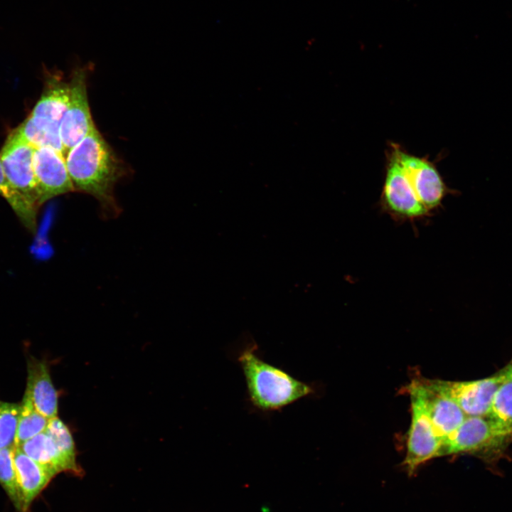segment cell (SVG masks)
Segmentation results:
<instances>
[{"mask_svg": "<svg viewBox=\"0 0 512 512\" xmlns=\"http://www.w3.org/2000/svg\"><path fill=\"white\" fill-rule=\"evenodd\" d=\"M65 162L75 191L95 197L105 215L119 214L114 187L125 170L96 127L67 152Z\"/></svg>", "mask_w": 512, "mask_h": 512, "instance_id": "obj_1", "label": "cell"}, {"mask_svg": "<svg viewBox=\"0 0 512 512\" xmlns=\"http://www.w3.org/2000/svg\"><path fill=\"white\" fill-rule=\"evenodd\" d=\"M237 360L245 378L248 400L257 411H279L315 393L312 384L262 358L254 341L246 343Z\"/></svg>", "mask_w": 512, "mask_h": 512, "instance_id": "obj_2", "label": "cell"}, {"mask_svg": "<svg viewBox=\"0 0 512 512\" xmlns=\"http://www.w3.org/2000/svg\"><path fill=\"white\" fill-rule=\"evenodd\" d=\"M407 392L410 397L412 420L403 464L407 471L412 474L420 465L438 457L442 442L435 432L423 398L413 381L407 387Z\"/></svg>", "mask_w": 512, "mask_h": 512, "instance_id": "obj_3", "label": "cell"}, {"mask_svg": "<svg viewBox=\"0 0 512 512\" xmlns=\"http://www.w3.org/2000/svg\"><path fill=\"white\" fill-rule=\"evenodd\" d=\"M381 203L388 213L398 219L413 220L429 213L405 175L393 144L387 155Z\"/></svg>", "mask_w": 512, "mask_h": 512, "instance_id": "obj_4", "label": "cell"}, {"mask_svg": "<svg viewBox=\"0 0 512 512\" xmlns=\"http://www.w3.org/2000/svg\"><path fill=\"white\" fill-rule=\"evenodd\" d=\"M34 149L15 129L0 151V162L11 184L30 204L38 208L40 205L33 164Z\"/></svg>", "mask_w": 512, "mask_h": 512, "instance_id": "obj_5", "label": "cell"}, {"mask_svg": "<svg viewBox=\"0 0 512 512\" xmlns=\"http://www.w3.org/2000/svg\"><path fill=\"white\" fill-rule=\"evenodd\" d=\"M86 76L85 68H77L69 82V104L60 126L65 155L96 127L87 100Z\"/></svg>", "mask_w": 512, "mask_h": 512, "instance_id": "obj_6", "label": "cell"}, {"mask_svg": "<svg viewBox=\"0 0 512 512\" xmlns=\"http://www.w3.org/2000/svg\"><path fill=\"white\" fill-rule=\"evenodd\" d=\"M398 159L417 197L430 212L438 208L449 193L436 166L427 158L419 157L393 144Z\"/></svg>", "mask_w": 512, "mask_h": 512, "instance_id": "obj_7", "label": "cell"}, {"mask_svg": "<svg viewBox=\"0 0 512 512\" xmlns=\"http://www.w3.org/2000/svg\"><path fill=\"white\" fill-rule=\"evenodd\" d=\"M33 164L40 206L55 196L75 191L65 158L60 151L50 147H36Z\"/></svg>", "mask_w": 512, "mask_h": 512, "instance_id": "obj_8", "label": "cell"}, {"mask_svg": "<svg viewBox=\"0 0 512 512\" xmlns=\"http://www.w3.org/2000/svg\"><path fill=\"white\" fill-rule=\"evenodd\" d=\"M412 381L423 398L435 432L442 442L464 422L467 416L444 390L439 380L422 378Z\"/></svg>", "mask_w": 512, "mask_h": 512, "instance_id": "obj_9", "label": "cell"}, {"mask_svg": "<svg viewBox=\"0 0 512 512\" xmlns=\"http://www.w3.org/2000/svg\"><path fill=\"white\" fill-rule=\"evenodd\" d=\"M498 375L471 381L439 380L444 390L458 404L467 417H486L494 394L505 380Z\"/></svg>", "mask_w": 512, "mask_h": 512, "instance_id": "obj_10", "label": "cell"}, {"mask_svg": "<svg viewBox=\"0 0 512 512\" xmlns=\"http://www.w3.org/2000/svg\"><path fill=\"white\" fill-rule=\"evenodd\" d=\"M69 100V82L58 78H51L26 119L37 128L60 136V123L67 110Z\"/></svg>", "mask_w": 512, "mask_h": 512, "instance_id": "obj_11", "label": "cell"}, {"mask_svg": "<svg viewBox=\"0 0 512 512\" xmlns=\"http://www.w3.org/2000/svg\"><path fill=\"white\" fill-rule=\"evenodd\" d=\"M497 438L485 417H466L441 444L438 457L478 451Z\"/></svg>", "mask_w": 512, "mask_h": 512, "instance_id": "obj_12", "label": "cell"}, {"mask_svg": "<svg viewBox=\"0 0 512 512\" xmlns=\"http://www.w3.org/2000/svg\"><path fill=\"white\" fill-rule=\"evenodd\" d=\"M27 373L24 395L30 399L36 411L47 419L57 417L58 393L47 363L30 356L27 358Z\"/></svg>", "mask_w": 512, "mask_h": 512, "instance_id": "obj_13", "label": "cell"}, {"mask_svg": "<svg viewBox=\"0 0 512 512\" xmlns=\"http://www.w3.org/2000/svg\"><path fill=\"white\" fill-rule=\"evenodd\" d=\"M14 460L21 498V512H28L33 501L55 476L19 447H14Z\"/></svg>", "mask_w": 512, "mask_h": 512, "instance_id": "obj_14", "label": "cell"}, {"mask_svg": "<svg viewBox=\"0 0 512 512\" xmlns=\"http://www.w3.org/2000/svg\"><path fill=\"white\" fill-rule=\"evenodd\" d=\"M17 447L55 476L62 472L73 474L70 466L46 431L24 442Z\"/></svg>", "mask_w": 512, "mask_h": 512, "instance_id": "obj_15", "label": "cell"}, {"mask_svg": "<svg viewBox=\"0 0 512 512\" xmlns=\"http://www.w3.org/2000/svg\"><path fill=\"white\" fill-rule=\"evenodd\" d=\"M486 417L497 439L510 436L512 432V378L506 375L494 394Z\"/></svg>", "mask_w": 512, "mask_h": 512, "instance_id": "obj_16", "label": "cell"}, {"mask_svg": "<svg viewBox=\"0 0 512 512\" xmlns=\"http://www.w3.org/2000/svg\"><path fill=\"white\" fill-rule=\"evenodd\" d=\"M0 195L7 201L23 225L31 232L35 233L37 208L30 204L9 181L1 162Z\"/></svg>", "mask_w": 512, "mask_h": 512, "instance_id": "obj_17", "label": "cell"}, {"mask_svg": "<svg viewBox=\"0 0 512 512\" xmlns=\"http://www.w3.org/2000/svg\"><path fill=\"white\" fill-rule=\"evenodd\" d=\"M45 431L70 466L73 474L80 476L83 471L77 462L75 444L68 427L57 416L48 420Z\"/></svg>", "mask_w": 512, "mask_h": 512, "instance_id": "obj_18", "label": "cell"}, {"mask_svg": "<svg viewBox=\"0 0 512 512\" xmlns=\"http://www.w3.org/2000/svg\"><path fill=\"white\" fill-rule=\"evenodd\" d=\"M48 423V419L36 411L30 399L23 395L21 402L15 447H19L24 442L44 432Z\"/></svg>", "mask_w": 512, "mask_h": 512, "instance_id": "obj_19", "label": "cell"}, {"mask_svg": "<svg viewBox=\"0 0 512 512\" xmlns=\"http://www.w3.org/2000/svg\"><path fill=\"white\" fill-rule=\"evenodd\" d=\"M14 447L0 449V485L16 511L21 512V498L14 460Z\"/></svg>", "mask_w": 512, "mask_h": 512, "instance_id": "obj_20", "label": "cell"}, {"mask_svg": "<svg viewBox=\"0 0 512 512\" xmlns=\"http://www.w3.org/2000/svg\"><path fill=\"white\" fill-rule=\"evenodd\" d=\"M21 403L0 400V449L15 447Z\"/></svg>", "mask_w": 512, "mask_h": 512, "instance_id": "obj_21", "label": "cell"}, {"mask_svg": "<svg viewBox=\"0 0 512 512\" xmlns=\"http://www.w3.org/2000/svg\"><path fill=\"white\" fill-rule=\"evenodd\" d=\"M501 372L507 377L512 378V370L508 368L507 367Z\"/></svg>", "mask_w": 512, "mask_h": 512, "instance_id": "obj_22", "label": "cell"}, {"mask_svg": "<svg viewBox=\"0 0 512 512\" xmlns=\"http://www.w3.org/2000/svg\"><path fill=\"white\" fill-rule=\"evenodd\" d=\"M508 368L512 370V363L507 366Z\"/></svg>", "mask_w": 512, "mask_h": 512, "instance_id": "obj_23", "label": "cell"}, {"mask_svg": "<svg viewBox=\"0 0 512 512\" xmlns=\"http://www.w3.org/2000/svg\"><path fill=\"white\" fill-rule=\"evenodd\" d=\"M509 437H512V432L511 433V434H510V436H509Z\"/></svg>", "mask_w": 512, "mask_h": 512, "instance_id": "obj_24", "label": "cell"}]
</instances>
